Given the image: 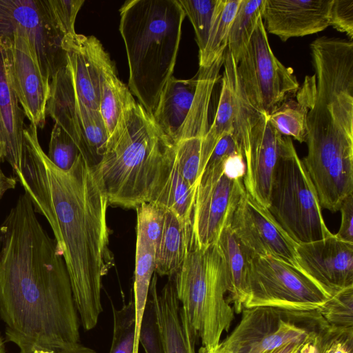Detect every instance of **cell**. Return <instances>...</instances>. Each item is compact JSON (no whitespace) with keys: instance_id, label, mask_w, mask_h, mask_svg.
I'll list each match as a JSON object with an SVG mask.
<instances>
[{"instance_id":"cell-1","label":"cell","mask_w":353,"mask_h":353,"mask_svg":"<svg viewBox=\"0 0 353 353\" xmlns=\"http://www.w3.org/2000/svg\"><path fill=\"white\" fill-rule=\"evenodd\" d=\"M0 318L20 353H56L79 343V319L55 239L26 193L0 227Z\"/></svg>"},{"instance_id":"cell-2","label":"cell","mask_w":353,"mask_h":353,"mask_svg":"<svg viewBox=\"0 0 353 353\" xmlns=\"http://www.w3.org/2000/svg\"><path fill=\"white\" fill-rule=\"evenodd\" d=\"M37 130L32 123L24 130L21 169L14 177L35 212L45 216L52 228L80 321L88 331L103 311L102 279L114 265L106 219L109 203L94 170L81 154L70 170L59 169L42 150Z\"/></svg>"},{"instance_id":"cell-3","label":"cell","mask_w":353,"mask_h":353,"mask_svg":"<svg viewBox=\"0 0 353 353\" xmlns=\"http://www.w3.org/2000/svg\"><path fill=\"white\" fill-rule=\"evenodd\" d=\"M175 144L137 102L128 105L94 170L108 203L137 208L148 203Z\"/></svg>"},{"instance_id":"cell-4","label":"cell","mask_w":353,"mask_h":353,"mask_svg":"<svg viewBox=\"0 0 353 353\" xmlns=\"http://www.w3.org/2000/svg\"><path fill=\"white\" fill-rule=\"evenodd\" d=\"M119 11L128 89L152 115L173 74L185 14L178 0H130Z\"/></svg>"},{"instance_id":"cell-5","label":"cell","mask_w":353,"mask_h":353,"mask_svg":"<svg viewBox=\"0 0 353 353\" xmlns=\"http://www.w3.org/2000/svg\"><path fill=\"white\" fill-rule=\"evenodd\" d=\"M310 48L316 85L306 119V155L353 147V42L323 36Z\"/></svg>"},{"instance_id":"cell-6","label":"cell","mask_w":353,"mask_h":353,"mask_svg":"<svg viewBox=\"0 0 353 353\" xmlns=\"http://www.w3.org/2000/svg\"><path fill=\"white\" fill-rule=\"evenodd\" d=\"M181 307L205 352L220 343L234 319V309L226 299L228 283L216 245L193 248L173 276Z\"/></svg>"},{"instance_id":"cell-7","label":"cell","mask_w":353,"mask_h":353,"mask_svg":"<svg viewBox=\"0 0 353 353\" xmlns=\"http://www.w3.org/2000/svg\"><path fill=\"white\" fill-rule=\"evenodd\" d=\"M268 210L297 244L316 241L333 234L311 179L290 137H285L272 180Z\"/></svg>"},{"instance_id":"cell-8","label":"cell","mask_w":353,"mask_h":353,"mask_svg":"<svg viewBox=\"0 0 353 353\" xmlns=\"http://www.w3.org/2000/svg\"><path fill=\"white\" fill-rule=\"evenodd\" d=\"M235 110L232 134L245 165V192L268 208L270 194L284 136L271 124L268 115L255 109L240 85L236 65L234 72Z\"/></svg>"},{"instance_id":"cell-9","label":"cell","mask_w":353,"mask_h":353,"mask_svg":"<svg viewBox=\"0 0 353 353\" xmlns=\"http://www.w3.org/2000/svg\"><path fill=\"white\" fill-rule=\"evenodd\" d=\"M232 333L220 344L232 353H273L292 342L313 338L329 325L316 310H290L272 307L243 308Z\"/></svg>"},{"instance_id":"cell-10","label":"cell","mask_w":353,"mask_h":353,"mask_svg":"<svg viewBox=\"0 0 353 353\" xmlns=\"http://www.w3.org/2000/svg\"><path fill=\"white\" fill-rule=\"evenodd\" d=\"M243 308L316 310L330 298L297 268L271 256L250 259Z\"/></svg>"},{"instance_id":"cell-11","label":"cell","mask_w":353,"mask_h":353,"mask_svg":"<svg viewBox=\"0 0 353 353\" xmlns=\"http://www.w3.org/2000/svg\"><path fill=\"white\" fill-rule=\"evenodd\" d=\"M240 85L250 103L270 115L300 85L291 68L284 65L270 47L262 17L236 63Z\"/></svg>"},{"instance_id":"cell-12","label":"cell","mask_w":353,"mask_h":353,"mask_svg":"<svg viewBox=\"0 0 353 353\" xmlns=\"http://www.w3.org/2000/svg\"><path fill=\"white\" fill-rule=\"evenodd\" d=\"M223 161L207 165L200 176L192 219V248L214 244L230 225L245 193L243 178L231 174Z\"/></svg>"},{"instance_id":"cell-13","label":"cell","mask_w":353,"mask_h":353,"mask_svg":"<svg viewBox=\"0 0 353 353\" xmlns=\"http://www.w3.org/2000/svg\"><path fill=\"white\" fill-rule=\"evenodd\" d=\"M46 115L72 138L90 168L99 164L106 150L109 134L99 111L87 108L77 99L68 65L50 81Z\"/></svg>"},{"instance_id":"cell-14","label":"cell","mask_w":353,"mask_h":353,"mask_svg":"<svg viewBox=\"0 0 353 353\" xmlns=\"http://www.w3.org/2000/svg\"><path fill=\"white\" fill-rule=\"evenodd\" d=\"M19 30L35 50L43 75L51 81L68 64L65 37L57 27L46 0H0V39Z\"/></svg>"},{"instance_id":"cell-15","label":"cell","mask_w":353,"mask_h":353,"mask_svg":"<svg viewBox=\"0 0 353 353\" xmlns=\"http://www.w3.org/2000/svg\"><path fill=\"white\" fill-rule=\"evenodd\" d=\"M230 227L250 258L271 256L299 269L297 243L281 228L268 209L246 192L239 202Z\"/></svg>"},{"instance_id":"cell-16","label":"cell","mask_w":353,"mask_h":353,"mask_svg":"<svg viewBox=\"0 0 353 353\" xmlns=\"http://www.w3.org/2000/svg\"><path fill=\"white\" fill-rule=\"evenodd\" d=\"M9 69L13 89L26 117L37 128L46 123L50 81L43 75L34 48L21 31L7 38Z\"/></svg>"},{"instance_id":"cell-17","label":"cell","mask_w":353,"mask_h":353,"mask_svg":"<svg viewBox=\"0 0 353 353\" xmlns=\"http://www.w3.org/2000/svg\"><path fill=\"white\" fill-rule=\"evenodd\" d=\"M296 254L299 269L330 298L353 287V243L333 234L297 244Z\"/></svg>"},{"instance_id":"cell-18","label":"cell","mask_w":353,"mask_h":353,"mask_svg":"<svg viewBox=\"0 0 353 353\" xmlns=\"http://www.w3.org/2000/svg\"><path fill=\"white\" fill-rule=\"evenodd\" d=\"M62 47L66 52L77 99L87 108L99 111L103 74L110 60L108 54L94 36L65 37Z\"/></svg>"},{"instance_id":"cell-19","label":"cell","mask_w":353,"mask_h":353,"mask_svg":"<svg viewBox=\"0 0 353 353\" xmlns=\"http://www.w3.org/2000/svg\"><path fill=\"white\" fill-rule=\"evenodd\" d=\"M332 0H265L261 17L266 32L281 41L318 33L329 25Z\"/></svg>"},{"instance_id":"cell-20","label":"cell","mask_w":353,"mask_h":353,"mask_svg":"<svg viewBox=\"0 0 353 353\" xmlns=\"http://www.w3.org/2000/svg\"><path fill=\"white\" fill-rule=\"evenodd\" d=\"M25 114L13 89L6 41L0 39V146L13 174L21 169Z\"/></svg>"},{"instance_id":"cell-21","label":"cell","mask_w":353,"mask_h":353,"mask_svg":"<svg viewBox=\"0 0 353 353\" xmlns=\"http://www.w3.org/2000/svg\"><path fill=\"white\" fill-rule=\"evenodd\" d=\"M156 296L165 353H195L197 334L181 307L173 276Z\"/></svg>"},{"instance_id":"cell-22","label":"cell","mask_w":353,"mask_h":353,"mask_svg":"<svg viewBox=\"0 0 353 353\" xmlns=\"http://www.w3.org/2000/svg\"><path fill=\"white\" fill-rule=\"evenodd\" d=\"M197 84L196 74L190 79L171 77L164 85L152 118L175 144L191 109Z\"/></svg>"},{"instance_id":"cell-23","label":"cell","mask_w":353,"mask_h":353,"mask_svg":"<svg viewBox=\"0 0 353 353\" xmlns=\"http://www.w3.org/2000/svg\"><path fill=\"white\" fill-rule=\"evenodd\" d=\"M163 210V230L155 251V272L170 277L181 268L192 248V230L191 225L173 212Z\"/></svg>"},{"instance_id":"cell-24","label":"cell","mask_w":353,"mask_h":353,"mask_svg":"<svg viewBox=\"0 0 353 353\" xmlns=\"http://www.w3.org/2000/svg\"><path fill=\"white\" fill-rule=\"evenodd\" d=\"M228 283V301L234 311L241 313L248 296L247 277L250 256L233 233L230 225L226 226L217 239Z\"/></svg>"},{"instance_id":"cell-25","label":"cell","mask_w":353,"mask_h":353,"mask_svg":"<svg viewBox=\"0 0 353 353\" xmlns=\"http://www.w3.org/2000/svg\"><path fill=\"white\" fill-rule=\"evenodd\" d=\"M174 154L163 167L150 201L173 212L181 221L192 225L196 187L181 176L174 161Z\"/></svg>"},{"instance_id":"cell-26","label":"cell","mask_w":353,"mask_h":353,"mask_svg":"<svg viewBox=\"0 0 353 353\" xmlns=\"http://www.w3.org/2000/svg\"><path fill=\"white\" fill-rule=\"evenodd\" d=\"M236 65L235 59L226 48L223 54V73L216 111L202 143L204 169L217 142L224 135L233 132L235 110L234 72Z\"/></svg>"},{"instance_id":"cell-27","label":"cell","mask_w":353,"mask_h":353,"mask_svg":"<svg viewBox=\"0 0 353 353\" xmlns=\"http://www.w3.org/2000/svg\"><path fill=\"white\" fill-rule=\"evenodd\" d=\"M315 85L314 74L306 76L295 95L285 100L268 116L271 124L281 135L305 143L306 119Z\"/></svg>"},{"instance_id":"cell-28","label":"cell","mask_w":353,"mask_h":353,"mask_svg":"<svg viewBox=\"0 0 353 353\" xmlns=\"http://www.w3.org/2000/svg\"><path fill=\"white\" fill-rule=\"evenodd\" d=\"M135 101L128 88L118 78L110 59L103 74L99 107L109 138L119 125L125 108Z\"/></svg>"},{"instance_id":"cell-29","label":"cell","mask_w":353,"mask_h":353,"mask_svg":"<svg viewBox=\"0 0 353 353\" xmlns=\"http://www.w3.org/2000/svg\"><path fill=\"white\" fill-rule=\"evenodd\" d=\"M241 0H216L206 45L199 53V67L205 68L224 54L229 32Z\"/></svg>"},{"instance_id":"cell-30","label":"cell","mask_w":353,"mask_h":353,"mask_svg":"<svg viewBox=\"0 0 353 353\" xmlns=\"http://www.w3.org/2000/svg\"><path fill=\"white\" fill-rule=\"evenodd\" d=\"M265 0H241L232 22L227 49L237 63L261 17Z\"/></svg>"},{"instance_id":"cell-31","label":"cell","mask_w":353,"mask_h":353,"mask_svg":"<svg viewBox=\"0 0 353 353\" xmlns=\"http://www.w3.org/2000/svg\"><path fill=\"white\" fill-rule=\"evenodd\" d=\"M157 274H153L141 318L139 341L145 353H165L156 301Z\"/></svg>"},{"instance_id":"cell-32","label":"cell","mask_w":353,"mask_h":353,"mask_svg":"<svg viewBox=\"0 0 353 353\" xmlns=\"http://www.w3.org/2000/svg\"><path fill=\"white\" fill-rule=\"evenodd\" d=\"M203 137H192L175 144L174 161L181 176L192 187H196L204 167L202 161Z\"/></svg>"},{"instance_id":"cell-33","label":"cell","mask_w":353,"mask_h":353,"mask_svg":"<svg viewBox=\"0 0 353 353\" xmlns=\"http://www.w3.org/2000/svg\"><path fill=\"white\" fill-rule=\"evenodd\" d=\"M113 335L109 353H133L134 348L136 312L134 301L120 309L112 305Z\"/></svg>"},{"instance_id":"cell-34","label":"cell","mask_w":353,"mask_h":353,"mask_svg":"<svg viewBox=\"0 0 353 353\" xmlns=\"http://www.w3.org/2000/svg\"><path fill=\"white\" fill-rule=\"evenodd\" d=\"M318 310L330 327L353 330V287L339 292Z\"/></svg>"},{"instance_id":"cell-35","label":"cell","mask_w":353,"mask_h":353,"mask_svg":"<svg viewBox=\"0 0 353 353\" xmlns=\"http://www.w3.org/2000/svg\"><path fill=\"white\" fill-rule=\"evenodd\" d=\"M194 30L195 40L201 53L207 43L216 0H178Z\"/></svg>"},{"instance_id":"cell-36","label":"cell","mask_w":353,"mask_h":353,"mask_svg":"<svg viewBox=\"0 0 353 353\" xmlns=\"http://www.w3.org/2000/svg\"><path fill=\"white\" fill-rule=\"evenodd\" d=\"M79 155L80 152L74 141L62 128L54 123L47 154L50 161L59 169L68 171Z\"/></svg>"},{"instance_id":"cell-37","label":"cell","mask_w":353,"mask_h":353,"mask_svg":"<svg viewBox=\"0 0 353 353\" xmlns=\"http://www.w3.org/2000/svg\"><path fill=\"white\" fill-rule=\"evenodd\" d=\"M48 9L64 37L76 34L74 23L84 0H46Z\"/></svg>"},{"instance_id":"cell-38","label":"cell","mask_w":353,"mask_h":353,"mask_svg":"<svg viewBox=\"0 0 353 353\" xmlns=\"http://www.w3.org/2000/svg\"><path fill=\"white\" fill-rule=\"evenodd\" d=\"M137 226L156 248L159 241L163 225V208L151 203H143L137 208Z\"/></svg>"},{"instance_id":"cell-39","label":"cell","mask_w":353,"mask_h":353,"mask_svg":"<svg viewBox=\"0 0 353 353\" xmlns=\"http://www.w3.org/2000/svg\"><path fill=\"white\" fill-rule=\"evenodd\" d=\"M329 25L353 39V0H332L329 12Z\"/></svg>"},{"instance_id":"cell-40","label":"cell","mask_w":353,"mask_h":353,"mask_svg":"<svg viewBox=\"0 0 353 353\" xmlns=\"http://www.w3.org/2000/svg\"><path fill=\"white\" fill-rule=\"evenodd\" d=\"M322 353H352L353 330L329 327L319 345Z\"/></svg>"},{"instance_id":"cell-41","label":"cell","mask_w":353,"mask_h":353,"mask_svg":"<svg viewBox=\"0 0 353 353\" xmlns=\"http://www.w3.org/2000/svg\"><path fill=\"white\" fill-rule=\"evenodd\" d=\"M339 211L341 214V225L334 235L343 241L353 243V194L343 200Z\"/></svg>"},{"instance_id":"cell-42","label":"cell","mask_w":353,"mask_h":353,"mask_svg":"<svg viewBox=\"0 0 353 353\" xmlns=\"http://www.w3.org/2000/svg\"><path fill=\"white\" fill-rule=\"evenodd\" d=\"M240 152L241 153L232 133L225 134L216 144L206 165L223 161L228 157Z\"/></svg>"},{"instance_id":"cell-43","label":"cell","mask_w":353,"mask_h":353,"mask_svg":"<svg viewBox=\"0 0 353 353\" xmlns=\"http://www.w3.org/2000/svg\"><path fill=\"white\" fill-rule=\"evenodd\" d=\"M2 161H3V155L0 146V199L8 190L14 189L17 182L14 176H9L4 174L1 168V163Z\"/></svg>"},{"instance_id":"cell-44","label":"cell","mask_w":353,"mask_h":353,"mask_svg":"<svg viewBox=\"0 0 353 353\" xmlns=\"http://www.w3.org/2000/svg\"><path fill=\"white\" fill-rule=\"evenodd\" d=\"M326 331L303 343L294 353H319L321 340Z\"/></svg>"},{"instance_id":"cell-45","label":"cell","mask_w":353,"mask_h":353,"mask_svg":"<svg viewBox=\"0 0 353 353\" xmlns=\"http://www.w3.org/2000/svg\"><path fill=\"white\" fill-rule=\"evenodd\" d=\"M20 353V352H19ZM56 353H97L94 350L81 345L80 343Z\"/></svg>"},{"instance_id":"cell-46","label":"cell","mask_w":353,"mask_h":353,"mask_svg":"<svg viewBox=\"0 0 353 353\" xmlns=\"http://www.w3.org/2000/svg\"><path fill=\"white\" fill-rule=\"evenodd\" d=\"M307 341H301V342H292V343H288V344L281 347L280 348L276 350L273 353H294L299 349V347L303 343H305Z\"/></svg>"},{"instance_id":"cell-47","label":"cell","mask_w":353,"mask_h":353,"mask_svg":"<svg viewBox=\"0 0 353 353\" xmlns=\"http://www.w3.org/2000/svg\"><path fill=\"white\" fill-rule=\"evenodd\" d=\"M199 353H232L228 349L223 347L220 343L213 349L208 351L202 352L199 351Z\"/></svg>"},{"instance_id":"cell-48","label":"cell","mask_w":353,"mask_h":353,"mask_svg":"<svg viewBox=\"0 0 353 353\" xmlns=\"http://www.w3.org/2000/svg\"><path fill=\"white\" fill-rule=\"evenodd\" d=\"M0 353H6L5 341L0 334Z\"/></svg>"}]
</instances>
